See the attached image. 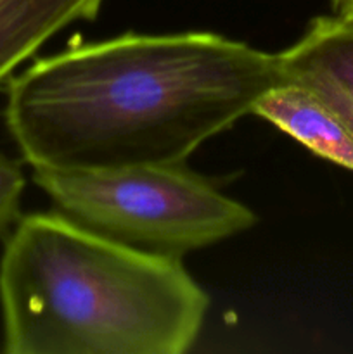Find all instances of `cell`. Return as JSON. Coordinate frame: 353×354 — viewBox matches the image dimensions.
Returning <instances> with one entry per match:
<instances>
[{
  "label": "cell",
  "instance_id": "obj_1",
  "mask_svg": "<svg viewBox=\"0 0 353 354\" xmlns=\"http://www.w3.org/2000/svg\"><path fill=\"white\" fill-rule=\"evenodd\" d=\"M279 82L277 54L221 35L127 33L12 76L6 124L33 169L183 165Z\"/></svg>",
  "mask_w": 353,
  "mask_h": 354
},
{
  "label": "cell",
  "instance_id": "obj_2",
  "mask_svg": "<svg viewBox=\"0 0 353 354\" xmlns=\"http://www.w3.org/2000/svg\"><path fill=\"white\" fill-rule=\"evenodd\" d=\"M0 306L7 354H182L210 297L180 258L51 211L21 216L7 237Z\"/></svg>",
  "mask_w": 353,
  "mask_h": 354
},
{
  "label": "cell",
  "instance_id": "obj_3",
  "mask_svg": "<svg viewBox=\"0 0 353 354\" xmlns=\"http://www.w3.org/2000/svg\"><path fill=\"white\" fill-rule=\"evenodd\" d=\"M33 182L75 223L154 254L182 258L256 223L248 206L182 165L33 169Z\"/></svg>",
  "mask_w": 353,
  "mask_h": 354
},
{
  "label": "cell",
  "instance_id": "obj_4",
  "mask_svg": "<svg viewBox=\"0 0 353 354\" xmlns=\"http://www.w3.org/2000/svg\"><path fill=\"white\" fill-rule=\"evenodd\" d=\"M277 64L280 82L310 90L353 133V14L315 17Z\"/></svg>",
  "mask_w": 353,
  "mask_h": 354
},
{
  "label": "cell",
  "instance_id": "obj_5",
  "mask_svg": "<svg viewBox=\"0 0 353 354\" xmlns=\"http://www.w3.org/2000/svg\"><path fill=\"white\" fill-rule=\"evenodd\" d=\"M253 114L275 124L320 158L353 171V133L310 90L279 82L260 97Z\"/></svg>",
  "mask_w": 353,
  "mask_h": 354
},
{
  "label": "cell",
  "instance_id": "obj_6",
  "mask_svg": "<svg viewBox=\"0 0 353 354\" xmlns=\"http://www.w3.org/2000/svg\"><path fill=\"white\" fill-rule=\"evenodd\" d=\"M104 0H0V83L62 28L97 17Z\"/></svg>",
  "mask_w": 353,
  "mask_h": 354
},
{
  "label": "cell",
  "instance_id": "obj_7",
  "mask_svg": "<svg viewBox=\"0 0 353 354\" xmlns=\"http://www.w3.org/2000/svg\"><path fill=\"white\" fill-rule=\"evenodd\" d=\"M24 183L21 166L0 152V237L19 221Z\"/></svg>",
  "mask_w": 353,
  "mask_h": 354
},
{
  "label": "cell",
  "instance_id": "obj_8",
  "mask_svg": "<svg viewBox=\"0 0 353 354\" xmlns=\"http://www.w3.org/2000/svg\"><path fill=\"white\" fill-rule=\"evenodd\" d=\"M336 14H353V0H331Z\"/></svg>",
  "mask_w": 353,
  "mask_h": 354
}]
</instances>
